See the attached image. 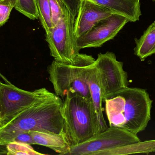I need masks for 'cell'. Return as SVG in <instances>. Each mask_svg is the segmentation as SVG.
<instances>
[{"mask_svg":"<svg viewBox=\"0 0 155 155\" xmlns=\"http://www.w3.org/2000/svg\"><path fill=\"white\" fill-rule=\"evenodd\" d=\"M62 105V98L55 95L22 111L0 126V146H6L18 134L25 132L66 134Z\"/></svg>","mask_w":155,"mask_h":155,"instance_id":"cell-1","label":"cell"},{"mask_svg":"<svg viewBox=\"0 0 155 155\" xmlns=\"http://www.w3.org/2000/svg\"><path fill=\"white\" fill-rule=\"evenodd\" d=\"M109 126L137 134L145 130L151 120L153 101L146 89L127 87L105 98Z\"/></svg>","mask_w":155,"mask_h":155,"instance_id":"cell-2","label":"cell"},{"mask_svg":"<svg viewBox=\"0 0 155 155\" xmlns=\"http://www.w3.org/2000/svg\"><path fill=\"white\" fill-rule=\"evenodd\" d=\"M62 100L65 132L71 146L84 143L101 133L91 99L79 94L69 93Z\"/></svg>","mask_w":155,"mask_h":155,"instance_id":"cell-3","label":"cell"},{"mask_svg":"<svg viewBox=\"0 0 155 155\" xmlns=\"http://www.w3.org/2000/svg\"><path fill=\"white\" fill-rule=\"evenodd\" d=\"M95 59L90 55L78 53L71 63L54 61L47 68L49 80L55 94L63 99L69 93H78L90 98L86 80L87 71Z\"/></svg>","mask_w":155,"mask_h":155,"instance_id":"cell-4","label":"cell"},{"mask_svg":"<svg viewBox=\"0 0 155 155\" xmlns=\"http://www.w3.org/2000/svg\"><path fill=\"white\" fill-rule=\"evenodd\" d=\"M45 87L28 91L12 84L2 83L1 126L7 123L26 108L55 96Z\"/></svg>","mask_w":155,"mask_h":155,"instance_id":"cell-5","label":"cell"},{"mask_svg":"<svg viewBox=\"0 0 155 155\" xmlns=\"http://www.w3.org/2000/svg\"><path fill=\"white\" fill-rule=\"evenodd\" d=\"M75 19L67 8L58 23L46 32L51 56L56 62L71 63L79 53L74 35Z\"/></svg>","mask_w":155,"mask_h":155,"instance_id":"cell-6","label":"cell"},{"mask_svg":"<svg viewBox=\"0 0 155 155\" xmlns=\"http://www.w3.org/2000/svg\"><path fill=\"white\" fill-rule=\"evenodd\" d=\"M139 141L137 134L126 129L109 126L87 141L71 146L67 155H95L98 152Z\"/></svg>","mask_w":155,"mask_h":155,"instance_id":"cell-7","label":"cell"},{"mask_svg":"<svg viewBox=\"0 0 155 155\" xmlns=\"http://www.w3.org/2000/svg\"><path fill=\"white\" fill-rule=\"evenodd\" d=\"M94 65L99 71L104 91V100L128 87V74L124 69V63L117 61L114 53L107 52L98 54Z\"/></svg>","mask_w":155,"mask_h":155,"instance_id":"cell-8","label":"cell"},{"mask_svg":"<svg viewBox=\"0 0 155 155\" xmlns=\"http://www.w3.org/2000/svg\"><path fill=\"white\" fill-rule=\"evenodd\" d=\"M128 18L114 13L99 21L85 34L76 39V48H96L114 39L128 22Z\"/></svg>","mask_w":155,"mask_h":155,"instance_id":"cell-9","label":"cell"},{"mask_svg":"<svg viewBox=\"0 0 155 155\" xmlns=\"http://www.w3.org/2000/svg\"><path fill=\"white\" fill-rule=\"evenodd\" d=\"M114 13V11L93 0H80L74 21L75 38L85 34L99 21Z\"/></svg>","mask_w":155,"mask_h":155,"instance_id":"cell-10","label":"cell"},{"mask_svg":"<svg viewBox=\"0 0 155 155\" xmlns=\"http://www.w3.org/2000/svg\"><path fill=\"white\" fill-rule=\"evenodd\" d=\"M94 63L91 65L87 69L86 80L89 88L90 97L97 115L102 132L107 129L108 126L103 115L102 103L104 99V91L100 80L99 71Z\"/></svg>","mask_w":155,"mask_h":155,"instance_id":"cell-11","label":"cell"},{"mask_svg":"<svg viewBox=\"0 0 155 155\" xmlns=\"http://www.w3.org/2000/svg\"><path fill=\"white\" fill-rule=\"evenodd\" d=\"M35 145L46 147L61 155H67L71 145L66 134H54L44 132H29Z\"/></svg>","mask_w":155,"mask_h":155,"instance_id":"cell-12","label":"cell"},{"mask_svg":"<svg viewBox=\"0 0 155 155\" xmlns=\"http://www.w3.org/2000/svg\"><path fill=\"white\" fill-rule=\"evenodd\" d=\"M102 6L122 15L131 22L139 20L142 15L140 0H93Z\"/></svg>","mask_w":155,"mask_h":155,"instance_id":"cell-13","label":"cell"},{"mask_svg":"<svg viewBox=\"0 0 155 155\" xmlns=\"http://www.w3.org/2000/svg\"><path fill=\"white\" fill-rule=\"evenodd\" d=\"M134 54L141 61L155 54V21L152 23L139 39H135Z\"/></svg>","mask_w":155,"mask_h":155,"instance_id":"cell-14","label":"cell"},{"mask_svg":"<svg viewBox=\"0 0 155 155\" xmlns=\"http://www.w3.org/2000/svg\"><path fill=\"white\" fill-rule=\"evenodd\" d=\"M155 152V140L134 143L124 146L98 152L95 155H123L149 154Z\"/></svg>","mask_w":155,"mask_h":155,"instance_id":"cell-15","label":"cell"},{"mask_svg":"<svg viewBox=\"0 0 155 155\" xmlns=\"http://www.w3.org/2000/svg\"><path fill=\"white\" fill-rule=\"evenodd\" d=\"M14 8L31 20L39 18V12L35 0H16Z\"/></svg>","mask_w":155,"mask_h":155,"instance_id":"cell-16","label":"cell"},{"mask_svg":"<svg viewBox=\"0 0 155 155\" xmlns=\"http://www.w3.org/2000/svg\"><path fill=\"white\" fill-rule=\"evenodd\" d=\"M39 18L45 32L53 27L49 0H35Z\"/></svg>","mask_w":155,"mask_h":155,"instance_id":"cell-17","label":"cell"},{"mask_svg":"<svg viewBox=\"0 0 155 155\" xmlns=\"http://www.w3.org/2000/svg\"><path fill=\"white\" fill-rule=\"evenodd\" d=\"M7 155H42L35 151L31 145L21 142H11L6 145Z\"/></svg>","mask_w":155,"mask_h":155,"instance_id":"cell-18","label":"cell"},{"mask_svg":"<svg viewBox=\"0 0 155 155\" xmlns=\"http://www.w3.org/2000/svg\"><path fill=\"white\" fill-rule=\"evenodd\" d=\"M53 26H55L65 14L67 6L62 0H49Z\"/></svg>","mask_w":155,"mask_h":155,"instance_id":"cell-19","label":"cell"},{"mask_svg":"<svg viewBox=\"0 0 155 155\" xmlns=\"http://www.w3.org/2000/svg\"><path fill=\"white\" fill-rule=\"evenodd\" d=\"M16 0H0V27L8 21Z\"/></svg>","mask_w":155,"mask_h":155,"instance_id":"cell-20","label":"cell"},{"mask_svg":"<svg viewBox=\"0 0 155 155\" xmlns=\"http://www.w3.org/2000/svg\"><path fill=\"white\" fill-rule=\"evenodd\" d=\"M13 141L25 143L31 145H35L32 137L29 132H25L18 134L16 136Z\"/></svg>","mask_w":155,"mask_h":155,"instance_id":"cell-21","label":"cell"},{"mask_svg":"<svg viewBox=\"0 0 155 155\" xmlns=\"http://www.w3.org/2000/svg\"><path fill=\"white\" fill-rule=\"evenodd\" d=\"M66 6L70 10H74L77 8L79 4V0H62Z\"/></svg>","mask_w":155,"mask_h":155,"instance_id":"cell-22","label":"cell"},{"mask_svg":"<svg viewBox=\"0 0 155 155\" xmlns=\"http://www.w3.org/2000/svg\"><path fill=\"white\" fill-rule=\"evenodd\" d=\"M0 77L3 80L5 83L9 84H12V83H11V82H10V81L7 79L6 77H5L3 75H2L1 73V72H0Z\"/></svg>","mask_w":155,"mask_h":155,"instance_id":"cell-23","label":"cell"},{"mask_svg":"<svg viewBox=\"0 0 155 155\" xmlns=\"http://www.w3.org/2000/svg\"><path fill=\"white\" fill-rule=\"evenodd\" d=\"M2 82L0 81V126H1V88Z\"/></svg>","mask_w":155,"mask_h":155,"instance_id":"cell-24","label":"cell"},{"mask_svg":"<svg viewBox=\"0 0 155 155\" xmlns=\"http://www.w3.org/2000/svg\"><path fill=\"white\" fill-rule=\"evenodd\" d=\"M154 1H155V0H153Z\"/></svg>","mask_w":155,"mask_h":155,"instance_id":"cell-25","label":"cell"}]
</instances>
